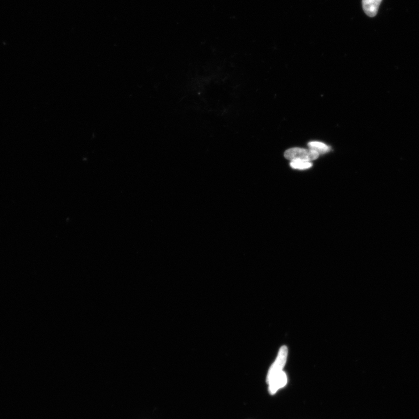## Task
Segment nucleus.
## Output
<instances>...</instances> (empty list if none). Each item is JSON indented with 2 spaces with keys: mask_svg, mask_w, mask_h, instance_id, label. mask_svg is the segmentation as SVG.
<instances>
[{
  "mask_svg": "<svg viewBox=\"0 0 419 419\" xmlns=\"http://www.w3.org/2000/svg\"><path fill=\"white\" fill-rule=\"evenodd\" d=\"M383 0H362L363 9L370 17H375Z\"/></svg>",
  "mask_w": 419,
  "mask_h": 419,
  "instance_id": "20e7f679",
  "label": "nucleus"
},
{
  "mask_svg": "<svg viewBox=\"0 0 419 419\" xmlns=\"http://www.w3.org/2000/svg\"><path fill=\"white\" fill-rule=\"evenodd\" d=\"M287 376L286 373L282 371L278 375L274 377L270 382L269 385V391L271 395H274L280 389L286 386L287 384Z\"/></svg>",
  "mask_w": 419,
  "mask_h": 419,
  "instance_id": "7ed1b4c3",
  "label": "nucleus"
},
{
  "mask_svg": "<svg viewBox=\"0 0 419 419\" xmlns=\"http://www.w3.org/2000/svg\"><path fill=\"white\" fill-rule=\"evenodd\" d=\"M287 347L284 346L280 349L277 358L268 373L266 380L267 384L283 371V368L287 361Z\"/></svg>",
  "mask_w": 419,
  "mask_h": 419,
  "instance_id": "f03ea898",
  "label": "nucleus"
},
{
  "mask_svg": "<svg viewBox=\"0 0 419 419\" xmlns=\"http://www.w3.org/2000/svg\"><path fill=\"white\" fill-rule=\"evenodd\" d=\"M284 156L291 161L300 160L311 161L316 160L319 156V154L311 149L296 148L287 150Z\"/></svg>",
  "mask_w": 419,
  "mask_h": 419,
  "instance_id": "f257e3e1",
  "label": "nucleus"
},
{
  "mask_svg": "<svg viewBox=\"0 0 419 419\" xmlns=\"http://www.w3.org/2000/svg\"><path fill=\"white\" fill-rule=\"evenodd\" d=\"M308 146L310 149L315 151L319 154L329 152L331 150L329 146L319 142H309Z\"/></svg>",
  "mask_w": 419,
  "mask_h": 419,
  "instance_id": "39448f33",
  "label": "nucleus"
},
{
  "mask_svg": "<svg viewBox=\"0 0 419 419\" xmlns=\"http://www.w3.org/2000/svg\"><path fill=\"white\" fill-rule=\"evenodd\" d=\"M290 165L293 169L298 170H307L312 166L311 162L300 160L291 161Z\"/></svg>",
  "mask_w": 419,
  "mask_h": 419,
  "instance_id": "423d86ee",
  "label": "nucleus"
}]
</instances>
